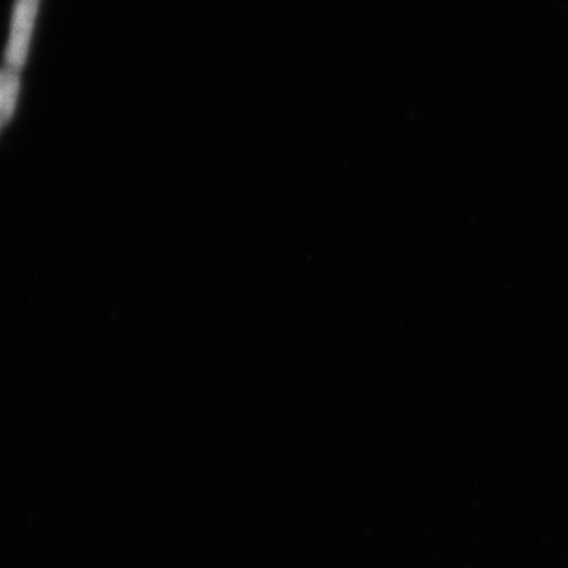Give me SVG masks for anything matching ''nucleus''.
<instances>
[{
    "label": "nucleus",
    "instance_id": "obj_1",
    "mask_svg": "<svg viewBox=\"0 0 568 568\" xmlns=\"http://www.w3.org/2000/svg\"><path fill=\"white\" fill-rule=\"evenodd\" d=\"M39 0H20L17 17H14L13 32L9 47L7 62L11 70L20 71L28 51L29 37H31L33 17H36Z\"/></svg>",
    "mask_w": 568,
    "mask_h": 568
},
{
    "label": "nucleus",
    "instance_id": "obj_2",
    "mask_svg": "<svg viewBox=\"0 0 568 568\" xmlns=\"http://www.w3.org/2000/svg\"><path fill=\"white\" fill-rule=\"evenodd\" d=\"M18 88H20L18 73L9 67V69L2 71V126L7 125L11 118V112L14 110Z\"/></svg>",
    "mask_w": 568,
    "mask_h": 568
}]
</instances>
